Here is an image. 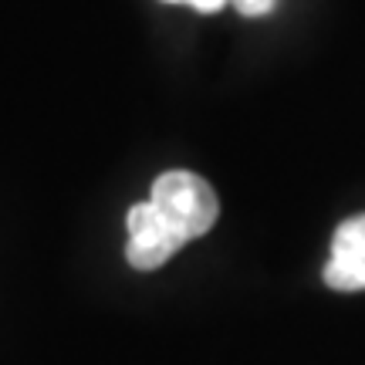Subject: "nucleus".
Instances as JSON below:
<instances>
[{"label":"nucleus","instance_id":"obj_1","mask_svg":"<svg viewBox=\"0 0 365 365\" xmlns=\"http://www.w3.org/2000/svg\"><path fill=\"white\" fill-rule=\"evenodd\" d=\"M149 203L182 237V244H190V240L207 234L210 227L217 223V213H220L213 186L190 170L163 173L153 182V190H149Z\"/></svg>","mask_w":365,"mask_h":365},{"label":"nucleus","instance_id":"obj_2","mask_svg":"<svg viewBox=\"0 0 365 365\" xmlns=\"http://www.w3.org/2000/svg\"><path fill=\"white\" fill-rule=\"evenodd\" d=\"M125 227H129L125 261H129L135 271H156V267H163L180 247H186L182 237L159 217V210L153 207L149 200H145V203H135V207L129 210Z\"/></svg>","mask_w":365,"mask_h":365},{"label":"nucleus","instance_id":"obj_3","mask_svg":"<svg viewBox=\"0 0 365 365\" xmlns=\"http://www.w3.org/2000/svg\"><path fill=\"white\" fill-rule=\"evenodd\" d=\"M325 284L341 294L365 291V213L339 223L325 264Z\"/></svg>","mask_w":365,"mask_h":365},{"label":"nucleus","instance_id":"obj_4","mask_svg":"<svg viewBox=\"0 0 365 365\" xmlns=\"http://www.w3.org/2000/svg\"><path fill=\"white\" fill-rule=\"evenodd\" d=\"M277 0H234V7L247 17H261V14H271V7Z\"/></svg>","mask_w":365,"mask_h":365},{"label":"nucleus","instance_id":"obj_5","mask_svg":"<svg viewBox=\"0 0 365 365\" xmlns=\"http://www.w3.org/2000/svg\"><path fill=\"white\" fill-rule=\"evenodd\" d=\"M182 4H190V7H196V11H203V14H213V11H220L227 0H182Z\"/></svg>","mask_w":365,"mask_h":365},{"label":"nucleus","instance_id":"obj_6","mask_svg":"<svg viewBox=\"0 0 365 365\" xmlns=\"http://www.w3.org/2000/svg\"><path fill=\"white\" fill-rule=\"evenodd\" d=\"M166 4H182V0H166Z\"/></svg>","mask_w":365,"mask_h":365}]
</instances>
